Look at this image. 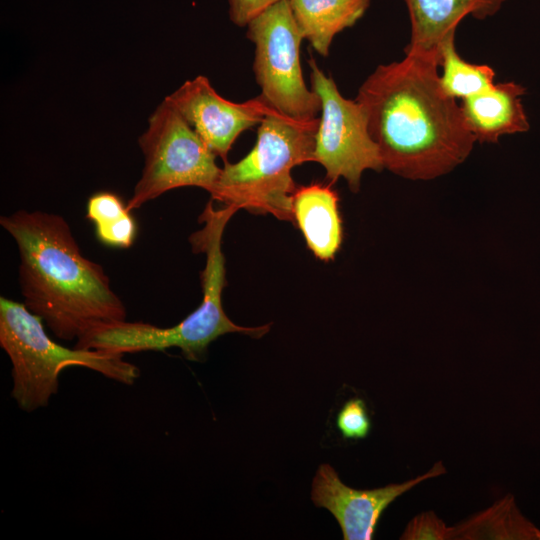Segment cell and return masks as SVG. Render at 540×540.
<instances>
[{"label":"cell","instance_id":"6da1fadb","mask_svg":"<svg viewBox=\"0 0 540 540\" xmlns=\"http://www.w3.org/2000/svg\"><path fill=\"white\" fill-rule=\"evenodd\" d=\"M439 51L405 50L400 61L382 64L359 87L356 100L383 168L410 180L451 172L470 155L476 138L455 98L439 82Z\"/></svg>","mask_w":540,"mask_h":540},{"label":"cell","instance_id":"7a4b0ae2","mask_svg":"<svg viewBox=\"0 0 540 540\" xmlns=\"http://www.w3.org/2000/svg\"><path fill=\"white\" fill-rule=\"evenodd\" d=\"M19 253L24 304L59 339H78L102 323L126 320V308L102 266L82 255L66 220L19 210L0 217Z\"/></svg>","mask_w":540,"mask_h":540},{"label":"cell","instance_id":"3957f363","mask_svg":"<svg viewBox=\"0 0 540 540\" xmlns=\"http://www.w3.org/2000/svg\"><path fill=\"white\" fill-rule=\"evenodd\" d=\"M238 210L231 205L216 209L211 199L199 217L204 225L190 236L189 241L193 251L203 253L206 258L201 272L203 298L185 319L171 327L126 320L98 324L84 332L75 347L121 355L176 347L187 359L195 361L203 356L211 342L222 335L243 333L260 338L266 334L270 325L239 326L229 319L222 305V292L226 285L222 237L225 226Z\"/></svg>","mask_w":540,"mask_h":540},{"label":"cell","instance_id":"277c9868","mask_svg":"<svg viewBox=\"0 0 540 540\" xmlns=\"http://www.w3.org/2000/svg\"><path fill=\"white\" fill-rule=\"evenodd\" d=\"M319 117L310 121L287 117L274 108L259 124L251 151L235 163L225 162L210 193L213 201L254 214H271L294 222V167L314 161Z\"/></svg>","mask_w":540,"mask_h":540},{"label":"cell","instance_id":"5b68a950","mask_svg":"<svg viewBox=\"0 0 540 540\" xmlns=\"http://www.w3.org/2000/svg\"><path fill=\"white\" fill-rule=\"evenodd\" d=\"M0 346L12 364L11 396L26 412L48 405L58 391L60 373L68 367H85L126 385H132L140 376L139 368L121 354L71 349L54 342L39 316L24 303L3 296Z\"/></svg>","mask_w":540,"mask_h":540},{"label":"cell","instance_id":"8992f818","mask_svg":"<svg viewBox=\"0 0 540 540\" xmlns=\"http://www.w3.org/2000/svg\"><path fill=\"white\" fill-rule=\"evenodd\" d=\"M139 146L145 163L127 202L130 211L179 187L213 191L221 172L216 154L166 99L149 117Z\"/></svg>","mask_w":540,"mask_h":540},{"label":"cell","instance_id":"52a82bcc","mask_svg":"<svg viewBox=\"0 0 540 540\" xmlns=\"http://www.w3.org/2000/svg\"><path fill=\"white\" fill-rule=\"evenodd\" d=\"M254 44L253 72L261 96L279 113L301 121L318 118L321 101L306 85L300 63L303 40L289 0L266 8L247 24Z\"/></svg>","mask_w":540,"mask_h":540},{"label":"cell","instance_id":"ba28073f","mask_svg":"<svg viewBox=\"0 0 540 540\" xmlns=\"http://www.w3.org/2000/svg\"><path fill=\"white\" fill-rule=\"evenodd\" d=\"M308 64L311 89L321 101L314 162L324 167L331 183L342 177L357 192L365 170L383 169L378 147L369 133L367 115L356 99H347L339 92L334 79L321 70L314 58Z\"/></svg>","mask_w":540,"mask_h":540},{"label":"cell","instance_id":"9c48e42d","mask_svg":"<svg viewBox=\"0 0 540 540\" xmlns=\"http://www.w3.org/2000/svg\"><path fill=\"white\" fill-rule=\"evenodd\" d=\"M165 99L224 162L239 135L260 124L272 109L261 95L241 103L227 100L202 75L184 82Z\"/></svg>","mask_w":540,"mask_h":540},{"label":"cell","instance_id":"30bf717a","mask_svg":"<svg viewBox=\"0 0 540 540\" xmlns=\"http://www.w3.org/2000/svg\"><path fill=\"white\" fill-rule=\"evenodd\" d=\"M445 473L442 462H437L426 473L406 482L360 490L345 485L329 464H322L312 482L311 499L317 507L331 512L341 527L343 539L371 540L383 511L397 497Z\"/></svg>","mask_w":540,"mask_h":540},{"label":"cell","instance_id":"8fae6325","mask_svg":"<svg viewBox=\"0 0 540 540\" xmlns=\"http://www.w3.org/2000/svg\"><path fill=\"white\" fill-rule=\"evenodd\" d=\"M525 93L522 85L503 82L462 99L465 125L476 141L494 143L502 135L528 131L530 125L521 101Z\"/></svg>","mask_w":540,"mask_h":540},{"label":"cell","instance_id":"7c38bea8","mask_svg":"<svg viewBox=\"0 0 540 540\" xmlns=\"http://www.w3.org/2000/svg\"><path fill=\"white\" fill-rule=\"evenodd\" d=\"M507 0H404L411 23L410 42L405 50L439 51L443 40L456 32L458 24L471 15L478 20L492 17Z\"/></svg>","mask_w":540,"mask_h":540},{"label":"cell","instance_id":"4fadbf2b","mask_svg":"<svg viewBox=\"0 0 540 540\" xmlns=\"http://www.w3.org/2000/svg\"><path fill=\"white\" fill-rule=\"evenodd\" d=\"M338 195L322 183L296 187L292 210L294 223L300 228L308 248L322 261H330L343 238Z\"/></svg>","mask_w":540,"mask_h":540},{"label":"cell","instance_id":"5bb4252c","mask_svg":"<svg viewBox=\"0 0 540 540\" xmlns=\"http://www.w3.org/2000/svg\"><path fill=\"white\" fill-rule=\"evenodd\" d=\"M371 0H289L303 39L321 56L329 54L334 37L362 18Z\"/></svg>","mask_w":540,"mask_h":540},{"label":"cell","instance_id":"9a60e30c","mask_svg":"<svg viewBox=\"0 0 540 540\" xmlns=\"http://www.w3.org/2000/svg\"><path fill=\"white\" fill-rule=\"evenodd\" d=\"M451 539L540 540V530L518 509L513 495L451 527Z\"/></svg>","mask_w":540,"mask_h":540},{"label":"cell","instance_id":"2e32d148","mask_svg":"<svg viewBox=\"0 0 540 540\" xmlns=\"http://www.w3.org/2000/svg\"><path fill=\"white\" fill-rule=\"evenodd\" d=\"M86 216L94 224L97 239L113 248H129L137 235V223L122 198L110 191L89 197Z\"/></svg>","mask_w":540,"mask_h":540},{"label":"cell","instance_id":"e0dca14e","mask_svg":"<svg viewBox=\"0 0 540 540\" xmlns=\"http://www.w3.org/2000/svg\"><path fill=\"white\" fill-rule=\"evenodd\" d=\"M455 34L451 33L439 46L443 68L439 82L446 95L464 99L490 89L495 84V71L489 65L471 64L462 59L456 50Z\"/></svg>","mask_w":540,"mask_h":540},{"label":"cell","instance_id":"ac0fdd59","mask_svg":"<svg viewBox=\"0 0 540 540\" xmlns=\"http://www.w3.org/2000/svg\"><path fill=\"white\" fill-rule=\"evenodd\" d=\"M336 424L346 439H363L370 432L371 422L366 405L360 398L348 400L339 411Z\"/></svg>","mask_w":540,"mask_h":540},{"label":"cell","instance_id":"d6986e66","mask_svg":"<svg viewBox=\"0 0 540 540\" xmlns=\"http://www.w3.org/2000/svg\"><path fill=\"white\" fill-rule=\"evenodd\" d=\"M452 528L448 527L433 511L415 516L405 528L401 539L405 540H448Z\"/></svg>","mask_w":540,"mask_h":540},{"label":"cell","instance_id":"ffe728a7","mask_svg":"<svg viewBox=\"0 0 540 540\" xmlns=\"http://www.w3.org/2000/svg\"><path fill=\"white\" fill-rule=\"evenodd\" d=\"M280 0H228L230 20L239 27L247 24L262 11Z\"/></svg>","mask_w":540,"mask_h":540}]
</instances>
